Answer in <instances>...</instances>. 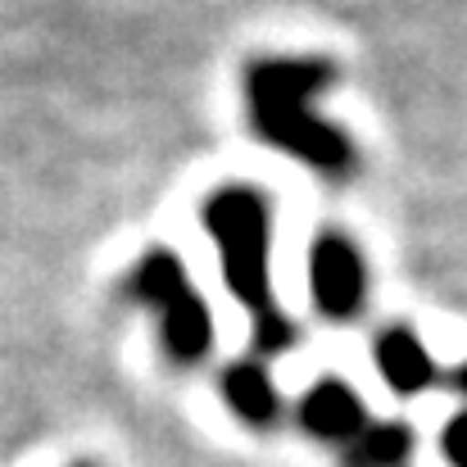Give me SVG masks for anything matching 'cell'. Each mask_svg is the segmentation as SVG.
<instances>
[{"label":"cell","mask_w":467,"mask_h":467,"mask_svg":"<svg viewBox=\"0 0 467 467\" xmlns=\"http://www.w3.org/2000/svg\"><path fill=\"white\" fill-rule=\"evenodd\" d=\"M336 82L331 59H254L245 68V100H250V123L254 132L286 150L291 159L309 163L327 177H340L354 168V146L340 128H331L313 100Z\"/></svg>","instance_id":"6da1fadb"},{"label":"cell","mask_w":467,"mask_h":467,"mask_svg":"<svg viewBox=\"0 0 467 467\" xmlns=\"http://www.w3.org/2000/svg\"><path fill=\"white\" fill-rule=\"evenodd\" d=\"M200 223L218 245L223 282L232 300L259 313L273 309V277H268V241H273V209L254 186H223L200 204Z\"/></svg>","instance_id":"7a4b0ae2"},{"label":"cell","mask_w":467,"mask_h":467,"mask_svg":"<svg viewBox=\"0 0 467 467\" xmlns=\"http://www.w3.org/2000/svg\"><path fill=\"white\" fill-rule=\"evenodd\" d=\"M128 296L159 317V340L172 363H200L213 349V313L195 296L172 250L141 254V264L128 273Z\"/></svg>","instance_id":"3957f363"},{"label":"cell","mask_w":467,"mask_h":467,"mask_svg":"<svg viewBox=\"0 0 467 467\" xmlns=\"http://www.w3.org/2000/svg\"><path fill=\"white\" fill-rule=\"evenodd\" d=\"M309 291L313 305L336 317V322H349L354 313L363 309V296H368V268H363V254L349 236L340 232H322L309 245Z\"/></svg>","instance_id":"277c9868"},{"label":"cell","mask_w":467,"mask_h":467,"mask_svg":"<svg viewBox=\"0 0 467 467\" xmlns=\"http://www.w3.org/2000/svg\"><path fill=\"white\" fill-rule=\"evenodd\" d=\"M296 413H300V427L309 431L313 441H327V445H354L363 436V427H368L363 400L336 377H327L313 390H305Z\"/></svg>","instance_id":"5b68a950"},{"label":"cell","mask_w":467,"mask_h":467,"mask_svg":"<svg viewBox=\"0 0 467 467\" xmlns=\"http://www.w3.org/2000/svg\"><path fill=\"white\" fill-rule=\"evenodd\" d=\"M372 363L395 395H422L436 381V358L409 327H386L372 340Z\"/></svg>","instance_id":"8992f818"},{"label":"cell","mask_w":467,"mask_h":467,"mask_svg":"<svg viewBox=\"0 0 467 467\" xmlns=\"http://www.w3.org/2000/svg\"><path fill=\"white\" fill-rule=\"evenodd\" d=\"M223 400L254 431H268L282 418V390L273 386V377L264 372V363H250V358L223 368Z\"/></svg>","instance_id":"52a82bcc"},{"label":"cell","mask_w":467,"mask_h":467,"mask_svg":"<svg viewBox=\"0 0 467 467\" xmlns=\"http://www.w3.org/2000/svg\"><path fill=\"white\" fill-rule=\"evenodd\" d=\"M413 454V431L404 422H368L354 445H345V467H404Z\"/></svg>","instance_id":"ba28073f"},{"label":"cell","mask_w":467,"mask_h":467,"mask_svg":"<svg viewBox=\"0 0 467 467\" xmlns=\"http://www.w3.org/2000/svg\"><path fill=\"white\" fill-rule=\"evenodd\" d=\"M254 345H259L264 354H286V349L296 345V322L273 305L268 313L254 317Z\"/></svg>","instance_id":"9c48e42d"},{"label":"cell","mask_w":467,"mask_h":467,"mask_svg":"<svg viewBox=\"0 0 467 467\" xmlns=\"http://www.w3.org/2000/svg\"><path fill=\"white\" fill-rule=\"evenodd\" d=\"M441 454L450 467H467V413H454L441 431Z\"/></svg>","instance_id":"30bf717a"},{"label":"cell","mask_w":467,"mask_h":467,"mask_svg":"<svg viewBox=\"0 0 467 467\" xmlns=\"http://www.w3.org/2000/svg\"><path fill=\"white\" fill-rule=\"evenodd\" d=\"M454 386H459V395H463V400H467V363H463V368H459V372H454Z\"/></svg>","instance_id":"8fae6325"}]
</instances>
